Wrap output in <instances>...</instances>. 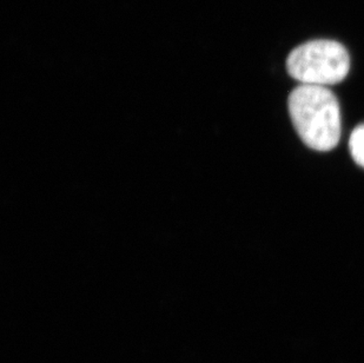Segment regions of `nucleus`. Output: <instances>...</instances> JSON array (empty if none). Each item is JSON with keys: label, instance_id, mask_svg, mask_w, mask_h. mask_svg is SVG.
<instances>
[{"label": "nucleus", "instance_id": "7ed1b4c3", "mask_svg": "<svg viewBox=\"0 0 364 363\" xmlns=\"http://www.w3.org/2000/svg\"><path fill=\"white\" fill-rule=\"evenodd\" d=\"M349 147L354 161L364 168V125L358 127L353 131Z\"/></svg>", "mask_w": 364, "mask_h": 363}, {"label": "nucleus", "instance_id": "f03ea898", "mask_svg": "<svg viewBox=\"0 0 364 363\" xmlns=\"http://www.w3.org/2000/svg\"><path fill=\"white\" fill-rule=\"evenodd\" d=\"M349 69L350 58L343 45L326 39L299 45L287 59L289 75L306 85H333L347 77Z\"/></svg>", "mask_w": 364, "mask_h": 363}, {"label": "nucleus", "instance_id": "f257e3e1", "mask_svg": "<svg viewBox=\"0 0 364 363\" xmlns=\"http://www.w3.org/2000/svg\"><path fill=\"white\" fill-rule=\"evenodd\" d=\"M289 113L299 137L314 150H333L340 142L341 110L326 86L301 84L289 97Z\"/></svg>", "mask_w": 364, "mask_h": 363}]
</instances>
